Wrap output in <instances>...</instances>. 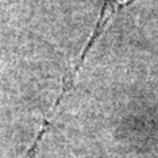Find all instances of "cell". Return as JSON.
<instances>
[{"mask_svg": "<svg viewBox=\"0 0 158 158\" xmlns=\"http://www.w3.org/2000/svg\"><path fill=\"white\" fill-rule=\"evenodd\" d=\"M131 2H133V0H106L104 2V6H103L100 16H99L98 24L95 25V29H94V33L91 34L90 40H88V44L85 46V50H83L81 58L78 59V63L75 65V67H74V70L71 71L70 77L65 81V87H63V91H62V96H63V94H65L66 91H69V88L71 87L74 79H75V75L79 73L81 67L83 66V62L86 61V56L88 54V52H90V49L92 48V45L96 42V40L103 34V32H104V29L107 28L108 24H110L112 17L115 16L120 9H123L125 6H128Z\"/></svg>", "mask_w": 158, "mask_h": 158, "instance_id": "6da1fadb", "label": "cell"}, {"mask_svg": "<svg viewBox=\"0 0 158 158\" xmlns=\"http://www.w3.org/2000/svg\"><path fill=\"white\" fill-rule=\"evenodd\" d=\"M48 127H49V123H48V124L44 125V128L41 129V132L38 133V137L36 138V141H34V144L32 145V148H31V149H29V152L27 153V154L24 156V158H36V156H37V152H38V148H40V142H41V140H42L44 135H45V132H46V129H48Z\"/></svg>", "mask_w": 158, "mask_h": 158, "instance_id": "7a4b0ae2", "label": "cell"}]
</instances>
